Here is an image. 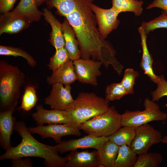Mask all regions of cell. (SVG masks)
<instances>
[{
	"label": "cell",
	"instance_id": "obj_15",
	"mask_svg": "<svg viewBox=\"0 0 167 167\" xmlns=\"http://www.w3.org/2000/svg\"><path fill=\"white\" fill-rule=\"evenodd\" d=\"M36 110V111L33 113L32 116L38 125H42L45 123H71L66 110H48L41 105H37Z\"/></svg>",
	"mask_w": 167,
	"mask_h": 167
},
{
	"label": "cell",
	"instance_id": "obj_26",
	"mask_svg": "<svg viewBox=\"0 0 167 167\" xmlns=\"http://www.w3.org/2000/svg\"><path fill=\"white\" fill-rule=\"evenodd\" d=\"M0 55L22 57L26 60L28 65L32 67H35L36 65L34 58L26 51L19 48L0 45Z\"/></svg>",
	"mask_w": 167,
	"mask_h": 167
},
{
	"label": "cell",
	"instance_id": "obj_7",
	"mask_svg": "<svg viewBox=\"0 0 167 167\" xmlns=\"http://www.w3.org/2000/svg\"><path fill=\"white\" fill-rule=\"evenodd\" d=\"M161 132L148 123L135 127V135L130 146L138 155L145 153L153 145L161 142Z\"/></svg>",
	"mask_w": 167,
	"mask_h": 167
},
{
	"label": "cell",
	"instance_id": "obj_31",
	"mask_svg": "<svg viewBox=\"0 0 167 167\" xmlns=\"http://www.w3.org/2000/svg\"><path fill=\"white\" fill-rule=\"evenodd\" d=\"M138 76V73L132 69L127 68L125 71L121 83L130 94L134 93L133 87L135 79Z\"/></svg>",
	"mask_w": 167,
	"mask_h": 167
},
{
	"label": "cell",
	"instance_id": "obj_37",
	"mask_svg": "<svg viewBox=\"0 0 167 167\" xmlns=\"http://www.w3.org/2000/svg\"><path fill=\"white\" fill-rule=\"evenodd\" d=\"M17 0H0V12L2 13L10 11Z\"/></svg>",
	"mask_w": 167,
	"mask_h": 167
},
{
	"label": "cell",
	"instance_id": "obj_22",
	"mask_svg": "<svg viewBox=\"0 0 167 167\" xmlns=\"http://www.w3.org/2000/svg\"><path fill=\"white\" fill-rule=\"evenodd\" d=\"M126 145L119 146L114 167H134L138 157Z\"/></svg>",
	"mask_w": 167,
	"mask_h": 167
},
{
	"label": "cell",
	"instance_id": "obj_10",
	"mask_svg": "<svg viewBox=\"0 0 167 167\" xmlns=\"http://www.w3.org/2000/svg\"><path fill=\"white\" fill-rule=\"evenodd\" d=\"M77 80L83 84L96 86L97 78L101 74L100 68L101 62L92 59L79 58L73 61Z\"/></svg>",
	"mask_w": 167,
	"mask_h": 167
},
{
	"label": "cell",
	"instance_id": "obj_23",
	"mask_svg": "<svg viewBox=\"0 0 167 167\" xmlns=\"http://www.w3.org/2000/svg\"><path fill=\"white\" fill-rule=\"evenodd\" d=\"M143 2L142 0H112V7L119 13L131 12L134 13L136 16L142 14Z\"/></svg>",
	"mask_w": 167,
	"mask_h": 167
},
{
	"label": "cell",
	"instance_id": "obj_30",
	"mask_svg": "<svg viewBox=\"0 0 167 167\" xmlns=\"http://www.w3.org/2000/svg\"><path fill=\"white\" fill-rule=\"evenodd\" d=\"M141 25L147 35L150 32L156 29L167 28V14L162 13L158 17L149 22H143Z\"/></svg>",
	"mask_w": 167,
	"mask_h": 167
},
{
	"label": "cell",
	"instance_id": "obj_1",
	"mask_svg": "<svg viewBox=\"0 0 167 167\" xmlns=\"http://www.w3.org/2000/svg\"><path fill=\"white\" fill-rule=\"evenodd\" d=\"M94 0H62L57 11L74 29L79 44L80 58L104 62L111 46L102 39L92 8Z\"/></svg>",
	"mask_w": 167,
	"mask_h": 167
},
{
	"label": "cell",
	"instance_id": "obj_21",
	"mask_svg": "<svg viewBox=\"0 0 167 167\" xmlns=\"http://www.w3.org/2000/svg\"><path fill=\"white\" fill-rule=\"evenodd\" d=\"M15 9L31 23L39 21L43 15V12L38 9L36 0H20Z\"/></svg>",
	"mask_w": 167,
	"mask_h": 167
},
{
	"label": "cell",
	"instance_id": "obj_28",
	"mask_svg": "<svg viewBox=\"0 0 167 167\" xmlns=\"http://www.w3.org/2000/svg\"><path fill=\"white\" fill-rule=\"evenodd\" d=\"M130 94L121 83H113L107 86L105 90V98L109 102L120 99Z\"/></svg>",
	"mask_w": 167,
	"mask_h": 167
},
{
	"label": "cell",
	"instance_id": "obj_6",
	"mask_svg": "<svg viewBox=\"0 0 167 167\" xmlns=\"http://www.w3.org/2000/svg\"><path fill=\"white\" fill-rule=\"evenodd\" d=\"M143 105L145 109L143 111L126 110L122 114V126L136 127L151 122L167 119V113L161 111L155 101L146 98L144 100Z\"/></svg>",
	"mask_w": 167,
	"mask_h": 167
},
{
	"label": "cell",
	"instance_id": "obj_24",
	"mask_svg": "<svg viewBox=\"0 0 167 167\" xmlns=\"http://www.w3.org/2000/svg\"><path fill=\"white\" fill-rule=\"evenodd\" d=\"M135 135V127L123 126L108 138L118 146L126 145L130 147Z\"/></svg>",
	"mask_w": 167,
	"mask_h": 167
},
{
	"label": "cell",
	"instance_id": "obj_18",
	"mask_svg": "<svg viewBox=\"0 0 167 167\" xmlns=\"http://www.w3.org/2000/svg\"><path fill=\"white\" fill-rule=\"evenodd\" d=\"M77 80L73 61L71 60L53 71L52 74L46 78L47 83L50 85L56 83L70 85Z\"/></svg>",
	"mask_w": 167,
	"mask_h": 167
},
{
	"label": "cell",
	"instance_id": "obj_2",
	"mask_svg": "<svg viewBox=\"0 0 167 167\" xmlns=\"http://www.w3.org/2000/svg\"><path fill=\"white\" fill-rule=\"evenodd\" d=\"M14 130L22 138L21 143L11 147L0 156V160L29 157H38L44 160L47 167H63L65 164L64 157L58 154L57 145L44 144L36 140L32 135L23 121H16Z\"/></svg>",
	"mask_w": 167,
	"mask_h": 167
},
{
	"label": "cell",
	"instance_id": "obj_39",
	"mask_svg": "<svg viewBox=\"0 0 167 167\" xmlns=\"http://www.w3.org/2000/svg\"><path fill=\"white\" fill-rule=\"evenodd\" d=\"M161 142L167 144V135L162 137Z\"/></svg>",
	"mask_w": 167,
	"mask_h": 167
},
{
	"label": "cell",
	"instance_id": "obj_5",
	"mask_svg": "<svg viewBox=\"0 0 167 167\" xmlns=\"http://www.w3.org/2000/svg\"><path fill=\"white\" fill-rule=\"evenodd\" d=\"M122 114L113 106L105 113L93 117L81 124L79 128L97 137H108L118 130L121 124Z\"/></svg>",
	"mask_w": 167,
	"mask_h": 167
},
{
	"label": "cell",
	"instance_id": "obj_16",
	"mask_svg": "<svg viewBox=\"0 0 167 167\" xmlns=\"http://www.w3.org/2000/svg\"><path fill=\"white\" fill-rule=\"evenodd\" d=\"M15 108L0 112V144L6 151L11 147V137L14 130L15 118L12 116Z\"/></svg>",
	"mask_w": 167,
	"mask_h": 167
},
{
	"label": "cell",
	"instance_id": "obj_35",
	"mask_svg": "<svg viewBox=\"0 0 167 167\" xmlns=\"http://www.w3.org/2000/svg\"><path fill=\"white\" fill-rule=\"evenodd\" d=\"M19 158L11 159V167H32L31 159L29 158Z\"/></svg>",
	"mask_w": 167,
	"mask_h": 167
},
{
	"label": "cell",
	"instance_id": "obj_19",
	"mask_svg": "<svg viewBox=\"0 0 167 167\" xmlns=\"http://www.w3.org/2000/svg\"><path fill=\"white\" fill-rule=\"evenodd\" d=\"M65 41V47L71 60L74 61L80 58L79 44L75 32L67 19L65 18L62 23Z\"/></svg>",
	"mask_w": 167,
	"mask_h": 167
},
{
	"label": "cell",
	"instance_id": "obj_17",
	"mask_svg": "<svg viewBox=\"0 0 167 167\" xmlns=\"http://www.w3.org/2000/svg\"><path fill=\"white\" fill-rule=\"evenodd\" d=\"M42 10L45 19L50 24L52 29L49 40L50 43L56 50L65 47V41L62 24L47 8H44Z\"/></svg>",
	"mask_w": 167,
	"mask_h": 167
},
{
	"label": "cell",
	"instance_id": "obj_8",
	"mask_svg": "<svg viewBox=\"0 0 167 167\" xmlns=\"http://www.w3.org/2000/svg\"><path fill=\"white\" fill-rule=\"evenodd\" d=\"M31 133L39 135L42 139L50 137L58 143L62 137L67 135L79 136L81 135L80 129L71 123L50 124L46 126L38 125L28 128Z\"/></svg>",
	"mask_w": 167,
	"mask_h": 167
},
{
	"label": "cell",
	"instance_id": "obj_33",
	"mask_svg": "<svg viewBox=\"0 0 167 167\" xmlns=\"http://www.w3.org/2000/svg\"><path fill=\"white\" fill-rule=\"evenodd\" d=\"M161 81L157 84V87L154 91L151 92L152 100L158 101L162 97L167 96V81L163 75H160Z\"/></svg>",
	"mask_w": 167,
	"mask_h": 167
},
{
	"label": "cell",
	"instance_id": "obj_25",
	"mask_svg": "<svg viewBox=\"0 0 167 167\" xmlns=\"http://www.w3.org/2000/svg\"><path fill=\"white\" fill-rule=\"evenodd\" d=\"M163 160L161 153L147 152L139 155L134 167H158Z\"/></svg>",
	"mask_w": 167,
	"mask_h": 167
},
{
	"label": "cell",
	"instance_id": "obj_9",
	"mask_svg": "<svg viewBox=\"0 0 167 167\" xmlns=\"http://www.w3.org/2000/svg\"><path fill=\"white\" fill-rule=\"evenodd\" d=\"M92 8L95 16L101 37L105 40L108 35L118 27L120 21L117 17L120 13L112 7L105 9L94 3L92 5Z\"/></svg>",
	"mask_w": 167,
	"mask_h": 167
},
{
	"label": "cell",
	"instance_id": "obj_11",
	"mask_svg": "<svg viewBox=\"0 0 167 167\" xmlns=\"http://www.w3.org/2000/svg\"><path fill=\"white\" fill-rule=\"evenodd\" d=\"M49 95L44 99L45 104L52 109L66 110L74 101L71 93L70 85L59 83L53 84Z\"/></svg>",
	"mask_w": 167,
	"mask_h": 167
},
{
	"label": "cell",
	"instance_id": "obj_13",
	"mask_svg": "<svg viewBox=\"0 0 167 167\" xmlns=\"http://www.w3.org/2000/svg\"><path fill=\"white\" fill-rule=\"evenodd\" d=\"M109 140L108 137H97L88 134L78 139L62 141L57 145L59 152L62 154L78 149L93 148L97 150L104 143Z\"/></svg>",
	"mask_w": 167,
	"mask_h": 167
},
{
	"label": "cell",
	"instance_id": "obj_4",
	"mask_svg": "<svg viewBox=\"0 0 167 167\" xmlns=\"http://www.w3.org/2000/svg\"><path fill=\"white\" fill-rule=\"evenodd\" d=\"M109 102L94 93L81 92L66 111L71 123L79 128L83 123L106 112Z\"/></svg>",
	"mask_w": 167,
	"mask_h": 167
},
{
	"label": "cell",
	"instance_id": "obj_12",
	"mask_svg": "<svg viewBox=\"0 0 167 167\" xmlns=\"http://www.w3.org/2000/svg\"><path fill=\"white\" fill-rule=\"evenodd\" d=\"M31 23L15 9L12 11L2 13L0 16V35L4 33H18L28 28Z\"/></svg>",
	"mask_w": 167,
	"mask_h": 167
},
{
	"label": "cell",
	"instance_id": "obj_36",
	"mask_svg": "<svg viewBox=\"0 0 167 167\" xmlns=\"http://www.w3.org/2000/svg\"><path fill=\"white\" fill-rule=\"evenodd\" d=\"M156 7L163 10V13L167 14V0H153L151 3L147 7V9Z\"/></svg>",
	"mask_w": 167,
	"mask_h": 167
},
{
	"label": "cell",
	"instance_id": "obj_14",
	"mask_svg": "<svg viewBox=\"0 0 167 167\" xmlns=\"http://www.w3.org/2000/svg\"><path fill=\"white\" fill-rule=\"evenodd\" d=\"M64 158L65 167H99L100 165L97 150L91 152L72 150Z\"/></svg>",
	"mask_w": 167,
	"mask_h": 167
},
{
	"label": "cell",
	"instance_id": "obj_29",
	"mask_svg": "<svg viewBox=\"0 0 167 167\" xmlns=\"http://www.w3.org/2000/svg\"><path fill=\"white\" fill-rule=\"evenodd\" d=\"M71 60L69 54L65 47L56 50L55 54L50 58L48 67L54 71Z\"/></svg>",
	"mask_w": 167,
	"mask_h": 167
},
{
	"label": "cell",
	"instance_id": "obj_27",
	"mask_svg": "<svg viewBox=\"0 0 167 167\" xmlns=\"http://www.w3.org/2000/svg\"><path fill=\"white\" fill-rule=\"evenodd\" d=\"M37 100L35 87L32 86H28L25 89L21 105L18 109L25 112L29 111L35 105Z\"/></svg>",
	"mask_w": 167,
	"mask_h": 167
},
{
	"label": "cell",
	"instance_id": "obj_38",
	"mask_svg": "<svg viewBox=\"0 0 167 167\" xmlns=\"http://www.w3.org/2000/svg\"><path fill=\"white\" fill-rule=\"evenodd\" d=\"M48 0H36L37 6H39L45 2H46Z\"/></svg>",
	"mask_w": 167,
	"mask_h": 167
},
{
	"label": "cell",
	"instance_id": "obj_34",
	"mask_svg": "<svg viewBox=\"0 0 167 167\" xmlns=\"http://www.w3.org/2000/svg\"><path fill=\"white\" fill-rule=\"evenodd\" d=\"M140 66L151 80L155 83L157 84L161 80V76H158L155 74L152 69V66L148 64L141 61Z\"/></svg>",
	"mask_w": 167,
	"mask_h": 167
},
{
	"label": "cell",
	"instance_id": "obj_3",
	"mask_svg": "<svg viewBox=\"0 0 167 167\" xmlns=\"http://www.w3.org/2000/svg\"><path fill=\"white\" fill-rule=\"evenodd\" d=\"M25 75L17 66L0 61V111L15 108L25 83Z\"/></svg>",
	"mask_w": 167,
	"mask_h": 167
},
{
	"label": "cell",
	"instance_id": "obj_20",
	"mask_svg": "<svg viewBox=\"0 0 167 167\" xmlns=\"http://www.w3.org/2000/svg\"><path fill=\"white\" fill-rule=\"evenodd\" d=\"M119 147L109 140L104 143L97 150L100 162L99 167H114Z\"/></svg>",
	"mask_w": 167,
	"mask_h": 167
},
{
	"label": "cell",
	"instance_id": "obj_32",
	"mask_svg": "<svg viewBox=\"0 0 167 167\" xmlns=\"http://www.w3.org/2000/svg\"><path fill=\"white\" fill-rule=\"evenodd\" d=\"M141 39V45L142 47L143 54L141 61L152 66L153 60L152 56L150 54L147 44L146 34L143 27L141 25L138 28Z\"/></svg>",
	"mask_w": 167,
	"mask_h": 167
}]
</instances>
